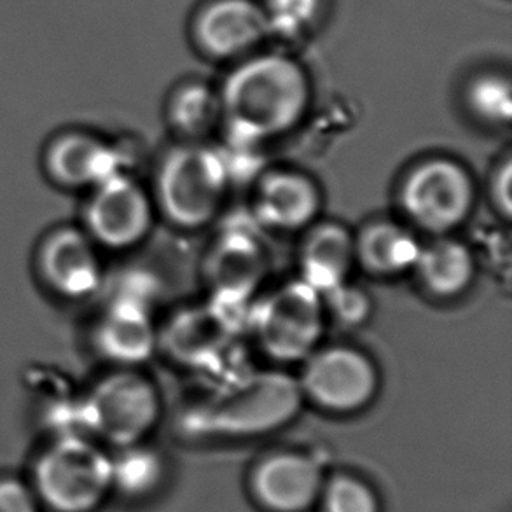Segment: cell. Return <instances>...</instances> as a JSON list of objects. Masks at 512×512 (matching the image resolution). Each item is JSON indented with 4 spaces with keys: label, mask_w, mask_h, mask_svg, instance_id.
Returning a JSON list of instances; mask_svg holds the SVG:
<instances>
[{
    "label": "cell",
    "mask_w": 512,
    "mask_h": 512,
    "mask_svg": "<svg viewBox=\"0 0 512 512\" xmlns=\"http://www.w3.org/2000/svg\"><path fill=\"white\" fill-rule=\"evenodd\" d=\"M229 139L263 144L291 132L305 118L312 83L305 67L278 53L238 63L219 91Z\"/></svg>",
    "instance_id": "6da1fadb"
},
{
    "label": "cell",
    "mask_w": 512,
    "mask_h": 512,
    "mask_svg": "<svg viewBox=\"0 0 512 512\" xmlns=\"http://www.w3.org/2000/svg\"><path fill=\"white\" fill-rule=\"evenodd\" d=\"M301 388L284 373L250 374L187 418L189 436L247 439L282 429L301 408Z\"/></svg>",
    "instance_id": "7a4b0ae2"
},
{
    "label": "cell",
    "mask_w": 512,
    "mask_h": 512,
    "mask_svg": "<svg viewBox=\"0 0 512 512\" xmlns=\"http://www.w3.org/2000/svg\"><path fill=\"white\" fill-rule=\"evenodd\" d=\"M32 488L51 512H95L112 492L111 457L90 437H56L35 462Z\"/></svg>",
    "instance_id": "3957f363"
},
{
    "label": "cell",
    "mask_w": 512,
    "mask_h": 512,
    "mask_svg": "<svg viewBox=\"0 0 512 512\" xmlns=\"http://www.w3.org/2000/svg\"><path fill=\"white\" fill-rule=\"evenodd\" d=\"M231 179L222 154L189 144L168 154L158 173V201L168 221L184 229L205 226L219 214Z\"/></svg>",
    "instance_id": "277c9868"
},
{
    "label": "cell",
    "mask_w": 512,
    "mask_h": 512,
    "mask_svg": "<svg viewBox=\"0 0 512 512\" xmlns=\"http://www.w3.org/2000/svg\"><path fill=\"white\" fill-rule=\"evenodd\" d=\"M79 406L84 436L98 437L118 450L142 443L161 413L160 395L153 383L130 371L100 381Z\"/></svg>",
    "instance_id": "5b68a950"
},
{
    "label": "cell",
    "mask_w": 512,
    "mask_h": 512,
    "mask_svg": "<svg viewBox=\"0 0 512 512\" xmlns=\"http://www.w3.org/2000/svg\"><path fill=\"white\" fill-rule=\"evenodd\" d=\"M399 200L415 226L444 235L471 215L476 189L460 163L450 158H430L404 177Z\"/></svg>",
    "instance_id": "8992f818"
},
{
    "label": "cell",
    "mask_w": 512,
    "mask_h": 512,
    "mask_svg": "<svg viewBox=\"0 0 512 512\" xmlns=\"http://www.w3.org/2000/svg\"><path fill=\"white\" fill-rule=\"evenodd\" d=\"M324 303L305 282L284 285L254 313L257 341L271 359L298 362L310 357L324 333Z\"/></svg>",
    "instance_id": "52a82bcc"
},
{
    "label": "cell",
    "mask_w": 512,
    "mask_h": 512,
    "mask_svg": "<svg viewBox=\"0 0 512 512\" xmlns=\"http://www.w3.org/2000/svg\"><path fill=\"white\" fill-rule=\"evenodd\" d=\"M380 376L366 353L350 346H329L306 357L301 394L326 411L350 415L366 408L378 392Z\"/></svg>",
    "instance_id": "ba28073f"
},
{
    "label": "cell",
    "mask_w": 512,
    "mask_h": 512,
    "mask_svg": "<svg viewBox=\"0 0 512 512\" xmlns=\"http://www.w3.org/2000/svg\"><path fill=\"white\" fill-rule=\"evenodd\" d=\"M326 474L317 458L303 451H278L252 472V493L268 512H308L319 506Z\"/></svg>",
    "instance_id": "9c48e42d"
},
{
    "label": "cell",
    "mask_w": 512,
    "mask_h": 512,
    "mask_svg": "<svg viewBox=\"0 0 512 512\" xmlns=\"http://www.w3.org/2000/svg\"><path fill=\"white\" fill-rule=\"evenodd\" d=\"M151 222L149 196L123 173L95 187L88 224L98 242L111 249H128L146 238Z\"/></svg>",
    "instance_id": "30bf717a"
},
{
    "label": "cell",
    "mask_w": 512,
    "mask_h": 512,
    "mask_svg": "<svg viewBox=\"0 0 512 512\" xmlns=\"http://www.w3.org/2000/svg\"><path fill=\"white\" fill-rule=\"evenodd\" d=\"M194 39L215 60H235L270 37L263 6L256 0H214L194 20Z\"/></svg>",
    "instance_id": "8fae6325"
},
{
    "label": "cell",
    "mask_w": 512,
    "mask_h": 512,
    "mask_svg": "<svg viewBox=\"0 0 512 512\" xmlns=\"http://www.w3.org/2000/svg\"><path fill=\"white\" fill-rule=\"evenodd\" d=\"M207 280L217 306L240 305L264 277L261 243L249 233H229L217 242L207 261Z\"/></svg>",
    "instance_id": "7c38bea8"
},
{
    "label": "cell",
    "mask_w": 512,
    "mask_h": 512,
    "mask_svg": "<svg viewBox=\"0 0 512 512\" xmlns=\"http://www.w3.org/2000/svg\"><path fill=\"white\" fill-rule=\"evenodd\" d=\"M254 208L259 221L278 231H298L312 224L320 210L319 187L305 173L275 170L257 184Z\"/></svg>",
    "instance_id": "4fadbf2b"
},
{
    "label": "cell",
    "mask_w": 512,
    "mask_h": 512,
    "mask_svg": "<svg viewBox=\"0 0 512 512\" xmlns=\"http://www.w3.org/2000/svg\"><path fill=\"white\" fill-rule=\"evenodd\" d=\"M42 271L49 284L67 298H86L97 291L102 270L97 252L86 236L65 229L42 249Z\"/></svg>",
    "instance_id": "5bb4252c"
},
{
    "label": "cell",
    "mask_w": 512,
    "mask_h": 512,
    "mask_svg": "<svg viewBox=\"0 0 512 512\" xmlns=\"http://www.w3.org/2000/svg\"><path fill=\"white\" fill-rule=\"evenodd\" d=\"M355 238L340 224H320L306 236L301 249V282L320 296L348 282L355 263Z\"/></svg>",
    "instance_id": "9a60e30c"
},
{
    "label": "cell",
    "mask_w": 512,
    "mask_h": 512,
    "mask_svg": "<svg viewBox=\"0 0 512 512\" xmlns=\"http://www.w3.org/2000/svg\"><path fill=\"white\" fill-rule=\"evenodd\" d=\"M98 345L109 359L125 366L151 357L156 333L146 305L130 294L119 296L98 329Z\"/></svg>",
    "instance_id": "2e32d148"
},
{
    "label": "cell",
    "mask_w": 512,
    "mask_h": 512,
    "mask_svg": "<svg viewBox=\"0 0 512 512\" xmlns=\"http://www.w3.org/2000/svg\"><path fill=\"white\" fill-rule=\"evenodd\" d=\"M51 175L65 186L97 187L119 173V160L111 147L88 135H67L48 154Z\"/></svg>",
    "instance_id": "e0dca14e"
},
{
    "label": "cell",
    "mask_w": 512,
    "mask_h": 512,
    "mask_svg": "<svg viewBox=\"0 0 512 512\" xmlns=\"http://www.w3.org/2000/svg\"><path fill=\"white\" fill-rule=\"evenodd\" d=\"M413 270L432 296L453 299L471 287L476 263L465 243L441 236L436 242L422 247Z\"/></svg>",
    "instance_id": "ac0fdd59"
},
{
    "label": "cell",
    "mask_w": 512,
    "mask_h": 512,
    "mask_svg": "<svg viewBox=\"0 0 512 512\" xmlns=\"http://www.w3.org/2000/svg\"><path fill=\"white\" fill-rule=\"evenodd\" d=\"M422 245L415 233L392 221L369 224L355 238V259L369 273L395 277L415 268Z\"/></svg>",
    "instance_id": "d6986e66"
},
{
    "label": "cell",
    "mask_w": 512,
    "mask_h": 512,
    "mask_svg": "<svg viewBox=\"0 0 512 512\" xmlns=\"http://www.w3.org/2000/svg\"><path fill=\"white\" fill-rule=\"evenodd\" d=\"M229 327L219 306L180 313L167 329L168 352L186 362H203L224 350L231 333Z\"/></svg>",
    "instance_id": "ffe728a7"
},
{
    "label": "cell",
    "mask_w": 512,
    "mask_h": 512,
    "mask_svg": "<svg viewBox=\"0 0 512 512\" xmlns=\"http://www.w3.org/2000/svg\"><path fill=\"white\" fill-rule=\"evenodd\" d=\"M165 462L158 451L142 443L119 448L111 457L112 492H119L128 499H144L153 495L165 479Z\"/></svg>",
    "instance_id": "44dd1931"
},
{
    "label": "cell",
    "mask_w": 512,
    "mask_h": 512,
    "mask_svg": "<svg viewBox=\"0 0 512 512\" xmlns=\"http://www.w3.org/2000/svg\"><path fill=\"white\" fill-rule=\"evenodd\" d=\"M173 130L186 139L200 140L222 121L219 91L205 83H187L173 93L168 104Z\"/></svg>",
    "instance_id": "7402d4cb"
},
{
    "label": "cell",
    "mask_w": 512,
    "mask_h": 512,
    "mask_svg": "<svg viewBox=\"0 0 512 512\" xmlns=\"http://www.w3.org/2000/svg\"><path fill=\"white\" fill-rule=\"evenodd\" d=\"M469 111L486 125H509L512 118V86L509 77L495 72L476 77L465 93Z\"/></svg>",
    "instance_id": "603a6c76"
},
{
    "label": "cell",
    "mask_w": 512,
    "mask_h": 512,
    "mask_svg": "<svg viewBox=\"0 0 512 512\" xmlns=\"http://www.w3.org/2000/svg\"><path fill=\"white\" fill-rule=\"evenodd\" d=\"M270 35L292 41L312 30L322 14L324 0H264Z\"/></svg>",
    "instance_id": "cb8c5ba5"
},
{
    "label": "cell",
    "mask_w": 512,
    "mask_h": 512,
    "mask_svg": "<svg viewBox=\"0 0 512 512\" xmlns=\"http://www.w3.org/2000/svg\"><path fill=\"white\" fill-rule=\"evenodd\" d=\"M322 512H381L380 499L366 481L353 476L326 479L319 500Z\"/></svg>",
    "instance_id": "d4e9b609"
},
{
    "label": "cell",
    "mask_w": 512,
    "mask_h": 512,
    "mask_svg": "<svg viewBox=\"0 0 512 512\" xmlns=\"http://www.w3.org/2000/svg\"><path fill=\"white\" fill-rule=\"evenodd\" d=\"M322 303L324 310L343 326H360L371 313V301L367 298L366 292L360 291L348 282L322 294Z\"/></svg>",
    "instance_id": "484cf974"
},
{
    "label": "cell",
    "mask_w": 512,
    "mask_h": 512,
    "mask_svg": "<svg viewBox=\"0 0 512 512\" xmlns=\"http://www.w3.org/2000/svg\"><path fill=\"white\" fill-rule=\"evenodd\" d=\"M32 485L14 478L0 479V512H41Z\"/></svg>",
    "instance_id": "4316f807"
},
{
    "label": "cell",
    "mask_w": 512,
    "mask_h": 512,
    "mask_svg": "<svg viewBox=\"0 0 512 512\" xmlns=\"http://www.w3.org/2000/svg\"><path fill=\"white\" fill-rule=\"evenodd\" d=\"M492 200L504 219L511 217L512 210V165L507 158L493 175Z\"/></svg>",
    "instance_id": "83f0119b"
}]
</instances>
